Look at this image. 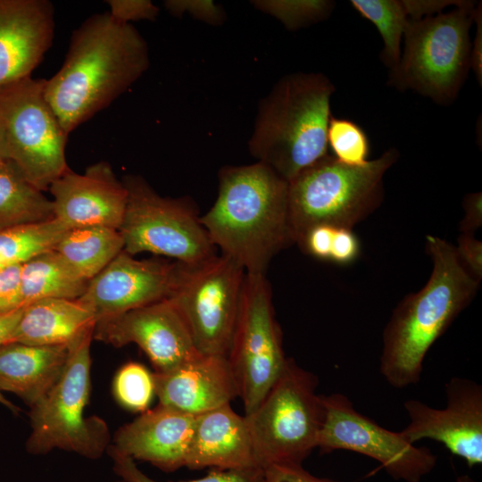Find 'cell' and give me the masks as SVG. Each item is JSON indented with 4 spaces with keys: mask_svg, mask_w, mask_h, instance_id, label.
I'll return each mask as SVG.
<instances>
[{
    "mask_svg": "<svg viewBox=\"0 0 482 482\" xmlns=\"http://www.w3.org/2000/svg\"><path fill=\"white\" fill-rule=\"evenodd\" d=\"M149 65L141 34L109 12L88 17L71 37L64 62L45 79V97L69 135L107 107Z\"/></svg>",
    "mask_w": 482,
    "mask_h": 482,
    "instance_id": "6da1fadb",
    "label": "cell"
},
{
    "mask_svg": "<svg viewBox=\"0 0 482 482\" xmlns=\"http://www.w3.org/2000/svg\"><path fill=\"white\" fill-rule=\"evenodd\" d=\"M200 222L215 248L247 274L265 275L271 259L295 243L288 183L259 162L220 169L216 201Z\"/></svg>",
    "mask_w": 482,
    "mask_h": 482,
    "instance_id": "7a4b0ae2",
    "label": "cell"
},
{
    "mask_svg": "<svg viewBox=\"0 0 482 482\" xmlns=\"http://www.w3.org/2000/svg\"><path fill=\"white\" fill-rule=\"evenodd\" d=\"M426 249L433 263L429 279L402 300L383 332L379 371L398 389L420 382L428 352L471 303L479 285L452 244L427 236Z\"/></svg>",
    "mask_w": 482,
    "mask_h": 482,
    "instance_id": "3957f363",
    "label": "cell"
},
{
    "mask_svg": "<svg viewBox=\"0 0 482 482\" xmlns=\"http://www.w3.org/2000/svg\"><path fill=\"white\" fill-rule=\"evenodd\" d=\"M335 90L321 73L282 77L259 104L248 142L251 154L287 183L328 155Z\"/></svg>",
    "mask_w": 482,
    "mask_h": 482,
    "instance_id": "277c9868",
    "label": "cell"
},
{
    "mask_svg": "<svg viewBox=\"0 0 482 482\" xmlns=\"http://www.w3.org/2000/svg\"><path fill=\"white\" fill-rule=\"evenodd\" d=\"M390 148L361 166L328 154L288 183V209L295 243L318 226L345 228L363 220L382 199L383 177L397 161Z\"/></svg>",
    "mask_w": 482,
    "mask_h": 482,
    "instance_id": "5b68a950",
    "label": "cell"
},
{
    "mask_svg": "<svg viewBox=\"0 0 482 482\" xmlns=\"http://www.w3.org/2000/svg\"><path fill=\"white\" fill-rule=\"evenodd\" d=\"M474 3L463 1L453 10L420 20H410L403 49L390 70L388 84L411 89L439 104L458 96L470 69V29Z\"/></svg>",
    "mask_w": 482,
    "mask_h": 482,
    "instance_id": "8992f818",
    "label": "cell"
},
{
    "mask_svg": "<svg viewBox=\"0 0 482 482\" xmlns=\"http://www.w3.org/2000/svg\"><path fill=\"white\" fill-rule=\"evenodd\" d=\"M94 328L69 345L60 378L49 393L30 408L31 432L26 451L33 455L59 449L96 460L107 452L111 434L98 416H85L91 389L90 345Z\"/></svg>",
    "mask_w": 482,
    "mask_h": 482,
    "instance_id": "52a82bcc",
    "label": "cell"
},
{
    "mask_svg": "<svg viewBox=\"0 0 482 482\" xmlns=\"http://www.w3.org/2000/svg\"><path fill=\"white\" fill-rule=\"evenodd\" d=\"M317 386L312 373L287 358L273 386L257 407L245 415L259 467L302 464L317 448L324 417Z\"/></svg>",
    "mask_w": 482,
    "mask_h": 482,
    "instance_id": "ba28073f",
    "label": "cell"
},
{
    "mask_svg": "<svg viewBox=\"0 0 482 482\" xmlns=\"http://www.w3.org/2000/svg\"><path fill=\"white\" fill-rule=\"evenodd\" d=\"M127 206L120 232L123 250L151 253L195 265L217 254L193 204L158 195L140 176L126 175Z\"/></svg>",
    "mask_w": 482,
    "mask_h": 482,
    "instance_id": "9c48e42d",
    "label": "cell"
},
{
    "mask_svg": "<svg viewBox=\"0 0 482 482\" xmlns=\"http://www.w3.org/2000/svg\"><path fill=\"white\" fill-rule=\"evenodd\" d=\"M245 275L240 265L222 254L195 265L177 262L167 299L181 316L201 354L227 355Z\"/></svg>",
    "mask_w": 482,
    "mask_h": 482,
    "instance_id": "30bf717a",
    "label": "cell"
},
{
    "mask_svg": "<svg viewBox=\"0 0 482 482\" xmlns=\"http://www.w3.org/2000/svg\"><path fill=\"white\" fill-rule=\"evenodd\" d=\"M45 79L26 78L0 90V122L10 160L42 191L69 167L68 134L47 103Z\"/></svg>",
    "mask_w": 482,
    "mask_h": 482,
    "instance_id": "8fae6325",
    "label": "cell"
},
{
    "mask_svg": "<svg viewBox=\"0 0 482 482\" xmlns=\"http://www.w3.org/2000/svg\"><path fill=\"white\" fill-rule=\"evenodd\" d=\"M226 356L246 415L257 407L287 361L265 275H245L237 320Z\"/></svg>",
    "mask_w": 482,
    "mask_h": 482,
    "instance_id": "7c38bea8",
    "label": "cell"
},
{
    "mask_svg": "<svg viewBox=\"0 0 482 482\" xmlns=\"http://www.w3.org/2000/svg\"><path fill=\"white\" fill-rule=\"evenodd\" d=\"M324 417L318 445L322 453L346 450L378 461L394 479L421 482L436 467L437 458L426 446L408 443L356 411L345 395H322Z\"/></svg>",
    "mask_w": 482,
    "mask_h": 482,
    "instance_id": "4fadbf2b",
    "label": "cell"
},
{
    "mask_svg": "<svg viewBox=\"0 0 482 482\" xmlns=\"http://www.w3.org/2000/svg\"><path fill=\"white\" fill-rule=\"evenodd\" d=\"M446 405L433 408L417 399L406 400L408 425L400 431L410 444L421 439L439 442L470 468L482 464V386L453 377L445 385Z\"/></svg>",
    "mask_w": 482,
    "mask_h": 482,
    "instance_id": "5bb4252c",
    "label": "cell"
},
{
    "mask_svg": "<svg viewBox=\"0 0 482 482\" xmlns=\"http://www.w3.org/2000/svg\"><path fill=\"white\" fill-rule=\"evenodd\" d=\"M93 338L121 347L136 344L154 373H166L201 354L181 316L164 299L95 324Z\"/></svg>",
    "mask_w": 482,
    "mask_h": 482,
    "instance_id": "9a60e30c",
    "label": "cell"
},
{
    "mask_svg": "<svg viewBox=\"0 0 482 482\" xmlns=\"http://www.w3.org/2000/svg\"><path fill=\"white\" fill-rule=\"evenodd\" d=\"M177 262L161 259L137 260L122 250L90 279L77 299L95 316L96 322L167 299Z\"/></svg>",
    "mask_w": 482,
    "mask_h": 482,
    "instance_id": "2e32d148",
    "label": "cell"
},
{
    "mask_svg": "<svg viewBox=\"0 0 482 482\" xmlns=\"http://www.w3.org/2000/svg\"><path fill=\"white\" fill-rule=\"evenodd\" d=\"M48 190L54 219L68 229L91 226L120 229L127 190L108 162L95 163L83 174L68 169Z\"/></svg>",
    "mask_w": 482,
    "mask_h": 482,
    "instance_id": "e0dca14e",
    "label": "cell"
},
{
    "mask_svg": "<svg viewBox=\"0 0 482 482\" xmlns=\"http://www.w3.org/2000/svg\"><path fill=\"white\" fill-rule=\"evenodd\" d=\"M54 8L47 0H0V90L40 63L54 36Z\"/></svg>",
    "mask_w": 482,
    "mask_h": 482,
    "instance_id": "ac0fdd59",
    "label": "cell"
},
{
    "mask_svg": "<svg viewBox=\"0 0 482 482\" xmlns=\"http://www.w3.org/2000/svg\"><path fill=\"white\" fill-rule=\"evenodd\" d=\"M195 416L158 404L119 428L110 447L165 472L186 467Z\"/></svg>",
    "mask_w": 482,
    "mask_h": 482,
    "instance_id": "d6986e66",
    "label": "cell"
},
{
    "mask_svg": "<svg viewBox=\"0 0 482 482\" xmlns=\"http://www.w3.org/2000/svg\"><path fill=\"white\" fill-rule=\"evenodd\" d=\"M159 404L196 416L239 396L226 355L199 354L166 373H153Z\"/></svg>",
    "mask_w": 482,
    "mask_h": 482,
    "instance_id": "ffe728a7",
    "label": "cell"
},
{
    "mask_svg": "<svg viewBox=\"0 0 482 482\" xmlns=\"http://www.w3.org/2000/svg\"><path fill=\"white\" fill-rule=\"evenodd\" d=\"M186 467L191 470L259 467L245 415L237 414L230 404L196 415Z\"/></svg>",
    "mask_w": 482,
    "mask_h": 482,
    "instance_id": "44dd1931",
    "label": "cell"
},
{
    "mask_svg": "<svg viewBox=\"0 0 482 482\" xmlns=\"http://www.w3.org/2000/svg\"><path fill=\"white\" fill-rule=\"evenodd\" d=\"M68 356L69 345H1L0 391L11 392L33 407L56 384Z\"/></svg>",
    "mask_w": 482,
    "mask_h": 482,
    "instance_id": "7402d4cb",
    "label": "cell"
},
{
    "mask_svg": "<svg viewBox=\"0 0 482 482\" xmlns=\"http://www.w3.org/2000/svg\"><path fill=\"white\" fill-rule=\"evenodd\" d=\"M95 324L94 314L78 300L40 299L23 307L11 342L69 345Z\"/></svg>",
    "mask_w": 482,
    "mask_h": 482,
    "instance_id": "603a6c76",
    "label": "cell"
},
{
    "mask_svg": "<svg viewBox=\"0 0 482 482\" xmlns=\"http://www.w3.org/2000/svg\"><path fill=\"white\" fill-rule=\"evenodd\" d=\"M123 248L119 229L91 226L68 229L53 250L81 278L89 281Z\"/></svg>",
    "mask_w": 482,
    "mask_h": 482,
    "instance_id": "cb8c5ba5",
    "label": "cell"
},
{
    "mask_svg": "<svg viewBox=\"0 0 482 482\" xmlns=\"http://www.w3.org/2000/svg\"><path fill=\"white\" fill-rule=\"evenodd\" d=\"M11 160L0 163V229L54 220V205Z\"/></svg>",
    "mask_w": 482,
    "mask_h": 482,
    "instance_id": "d4e9b609",
    "label": "cell"
},
{
    "mask_svg": "<svg viewBox=\"0 0 482 482\" xmlns=\"http://www.w3.org/2000/svg\"><path fill=\"white\" fill-rule=\"evenodd\" d=\"M87 283L54 250L43 252L21 266L23 306L46 298L77 300Z\"/></svg>",
    "mask_w": 482,
    "mask_h": 482,
    "instance_id": "484cf974",
    "label": "cell"
},
{
    "mask_svg": "<svg viewBox=\"0 0 482 482\" xmlns=\"http://www.w3.org/2000/svg\"><path fill=\"white\" fill-rule=\"evenodd\" d=\"M68 229L57 220L0 229V271L52 250Z\"/></svg>",
    "mask_w": 482,
    "mask_h": 482,
    "instance_id": "4316f807",
    "label": "cell"
},
{
    "mask_svg": "<svg viewBox=\"0 0 482 482\" xmlns=\"http://www.w3.org/2000/svg\"><path fill=\"white\" fill-rule=\"evenodd\" d=\"M351 5L377 28L383 40L380 57L394 69L401 56V44L409 21L401 0H351Z\"/></svg>",
    "mask_w": 482,
    "mask_h": 482,
    "instance_id": "83f0119b",
    "label": "cell"
},
{
    "mask_svg": "<svg viewBox=\"0 0 482 482\" xmlns=\"http://www.w3.org/2000/svg\"><path fill=\"white\" fill-rule=\"evenodd\" d=\"M112 393L120 405L132 411L148 410L154 393V374L144 365L130 362L117 371Z\"/></svg>",
    "mask_w": 482,
    "mask_h": 482,
    "instance_id": "f1b7e54d",
    "label": "cell"
},
{
    "mask_svg": "<svg viewBox=\"0 0 482 482\" xmlns=\"http://www.w3.org/2000/svg\"><path fill=\"white\" fill-rule=\"evenodd\" d=\"M327 140L332 156L344 164L361 166L369 161L368 137L357 123L350 120L331 117Z\"/></svg>",
    "mask_w": 482,
    "mask_h": 482,
    "instance_id": "f546056e",
    "label": "cell"
},
{
    "mask_svg": "<svg viewBox=\"0 0 482 482\" xmlns=\"http://www.w3.org/2000/svg\"><path fill=\"white\" fill-rule=\"evenodd\" d=\"M107 453L112 460L113 471L120 478L129 482H157L142 472L132 459L117 453L110 446ZM183 482H263V469L260 467L214 469L201 478Z\"/></svg>",
    "mask_w": 482,
    "mask_h": 482,
    "instance_id": "4dcf8cb0",
    "label": "cell"
},
{
    "mask_svg": "<svg viewBox=\"0 0 482 482\" xmlns=\"http://www.w3.org/2000/svg\"><path fill=\"white\" fill-rule=\"evenodd\" d=\"M255 5L279 19L290 29L315 23L332 12L331 1H263Z\"/></svg>",
    "mask_w": 482,
    "mask_h": 482,
    "instance_id": "1f68e13d",
    "label": "cell"
},
{
    "mask_svg": "<svg viewBox=\"0 0 482 482\" xmlns=\"http://www.w3.org/2000/svg\"><path fill=\"white\" fill-rule=\"evenodd\" d=\"M109 13L115 20L130 24V21L154 20L159 9L147 0H109Z\"/></svg>",
    "mask_w": 482,
    "mask_h": 482,
    "instance_id": "d6a6232c",
    "label": "cell"
},
{
    "mask_svg": "<svg viewBox=\"0 0 482 482\" xmlns=\"http://www.w3.org/2000/svg\"><path fill=\"white\" fill-rule=\"evenodd\" d=\"M21 266L17 265L0 271V313L24 307L21 295Z\"/></svg>",
    "mask_w": 482,
    "mask_h": 482,
    "instance_id": "836d02e7",
    "label": "cell"
},
{
    "mask_svg": "<svg viewBox=\"0 0 482 482\" xmlns=\"http://www.w3.org/2000/svg\"><path fill=\"white\" fill-rule=\"evenodd\" d=\"M263 482H338L313 476L302 464L278 463L263 469Z\"/></svg>",
    "mask_w": 482,
    "mask_h": 482,
    "instance_id": "e575fe53",
    "label": "cell"
},
{
    "mask_svg": "<svg viewBox=\"0 0 482 482\" xmlns=\"http://www.w3.org/2000/svg\"><path fill=\"white\" fill-rule=\"evenodd\" d=\"M456 253L470 274L478 282L482 278V243L473 234L461 233L458 245L454 246Z\"/></svg>",
    "mask_w": 482,
    "mask_h": 482,
    "instance_id": "d590c367",
    "label": "cell"
},
{
    "mask_svg": "<svg viewBox=\"0 0 482 482\" xmlns=\"http://www.w3.org/2000/svg\"><path fill=\"white\" fill-rule=\"evenodd\" d=\"M359 251V241L352 229L345 228L334 229L329 261L339 264H347L357 258Z\"/></svg>",
    "mask_w": 482,
    "mask_h": 482,
    "instance_id": "8d00e7d4",
    "label": "cell"
},
{
    "mask_svg": "<svg viewBox=\"0 0 482 482\" xmlns=\"http://www.w3.org/2000/svg\"><path fill=\"white\" fill-rule=\"evenodd\" d=\"M334 227L318 226L312 229L299 245L309 254L321 260H328Z\"/></svg>",
    "mask_w": 482,
    "mask_h": 482,
    "instance_id": "74e56055",
    "label": "cell"
},
{
    "mask_svg": "<svg viewBox=\"0 0 482 482\" xmlns=\"http://www.w3.org/2000/svg\"><path fill=\"white\" fill-rule=\"evenodd\" d=\"M405 12L410 20H420L425 17L436 15L450 6H459L463 1L451 0H401Z\"/></svg>",
    "mask_w": 482,
    "mask_h": 482,
    "instance_id": "f35d334b",
    "label": "cell"
},
{
    "mask_svg": "<svg viewBox=\"0 0 482 482\" xmlns=\"http://www.w3.org/2000/svg\"><path fill=\"white\" fill-rule=\"evenodd\" d=\"M190 6L193 8H190L187 4L186 1H166L164 5L166 9L177 15L184 11H189L194 15H195L198 18H202L204 21L214 22L219 21L220 18V13L218 8L212 4V2H187Z\"/></svg>",
    "mask_w": 482,
    "mask_h": 482,
    "instance_id": "ab89813d",
    "label": "cell"
},
{
    "mask_svg": "<svg viewBox=\"0 0 482 482\" xmlns=\"http://www.w3.org/2000/svg\"><path fill=\"white\" fill-rule=\"evenodd\" d=\"M464 217L460 229L463 234H473L482 223V195L480 192L468 194L463 200Z\"/></svg>",
    "mask_w": 482,
    "mask_h": 482,
    "instance_id": "60d3db41",
    "label": "cell"
},
{
    "mask_svg": "<svg viewBox=\"0 0 482 482\" xmlns=\"http://www.w3.org/2000/svg\"><path fill=\"white\" fill-rule=\"evenodd\" d=\"M482 16L481 4L475 8L474 21L476 22V35L470 49V68L475 73L478 81H482Z\"/></svg>",
    "mask_w": 482,
    "mask_h": 482,
    "instance_id": "b9f144b4",
    "label": "cell"
},
{
    "mask_svg": "<svg viewBox=\"0 0 482 482\" xmlns=\"http://www.w3.org/2000/svg\"><path fill=\"white\" fill-rule=\"evenodd\" d=\"M22 311L23 307L10 312L0 313V346L12 341Z\"/></svg>",
    "mask_w": 482,
    "mask_h": 482,
    "instance_id": "7bdbcfd3",
    "label": "cell"
},
{
    "mask_svg": "<svg viewBox=\"0 0 482 482\" xmlns=\"http://www.w3.org/2000/svg\"><path fill=\"white\" fill-rule=\"evenodd\" d=\"M10 160L9 149L4 128L0 122V163Z\"/></svg>",
    "mask_w": 482,
    "mask_h": 482,
    "instance_id": "ee69618b",
    "label": "cell"
},
{
    "mask_svg": "<svg viewBox=\"0 0 482 482\" xmlns=\"http://www.w3.org/2000/svg\"><path fill=\"white\" fill-rule=\"evenodd\" d=\"M0 403L13 411L14 413L19 412V409L9 400L5 398V396L1 393L0 391Z\"/></svg>",
    "mask_w": 482,
    "mask_h": 482,
    "instance_id": "f6af8a7d",
    "label": "cell"
},
{
    "mask_svg": "<svg viewBox=\"0 0 482 482\" xmlns=\"http://www.w3.org/2000/svg\"><path fill=\"white\" fill-rule=\"evenodd\" d=\"M450 482H475L472 478L468 475H461L457 477L454 480Z\"/></svg>",
    "mask_w": 482,
    "mask_h": 482,
    "instance_id": "bcb514c9",
    "label": "cell"
},
{
    "mask_svg": "<svg viewBox=\"0 0 482 482\" xmlns=\"http://www.w3.org/2000/svg\"><path fill=\"white\" fill-rule=\"evenodd\" d=\"M115 482H129V481H127V480H125V479H122V478H120V480H117V481H115Z\"/></svg>",
    "mask_w": 482,
    "mask_h": 482,
    "instance_id": "7dc6e473",
    "label": "cell"
}]
</instances>
